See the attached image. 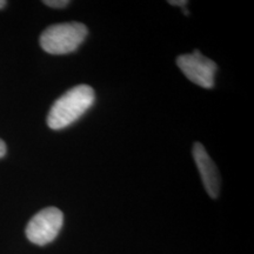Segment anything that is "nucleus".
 I'll return each mask as SVG.
<instances>
[{"label": "nucleus", "instance_id": "nucleus-4", "mask_svg": "<svg viewBox=\"0 0 254 254\" xmlns=\"http://www.w3.org/2000/svg\"><path fill=\"white\" fill-rule=\"evenodd\" d=\"M177 65L186 78L200 87L212 88L214 86V74L217 65L213 60L206 58L198 50L190 55L178 57Z\"/></svg>", "mask_w": 254, "mask_h": 254}, {"label": "nucleus", "instance_id": "nucleus-6", "mask_svg": "<svg viewBox=\"0 0 254 254\" xmlns=\"http://www.w3.org/2000/svg\"><path fill=\"white\" fill-rule=\"evenodd\" d=\"M44 4L52 8H64L69 4L68 0H45Z\"/></svg>", "mask_w": 254, "mask_h": 254}, {"label": "nucleus", "instance_id": "nucleus-9", "mask_svg": "<svg viewBox=\"0 0 254 254\" xmlns=\"http://www.w3.org/2000/svg\"><path fill=\"white\" fill-rule=\"evenodd\" d=\"M6 4H7V2H6L5 0H0V9L4 8L5 6H6Z\"/></svg>", "mask_w": 254, "mask_h": 254}, {"label": "nucleus", "instance_id": "nucleus-3", "mask_svg": "<svg viewBox=\"0 0 254 254\" xmlns=\"http://www.w3.org/2000/svg\"><path fill=\"white\" fill-rule=\"evenodd\" d=\"M64 224V214L59 208L41 209L28 222L26 237L31 243L44 246L52 243L59 234Z\"/></svg>", "mask_w": 254, "mask_h": 254}, {"label": "nucleus", "instance_id": "nucleus-1", "mask_svg": "<svg viewBox=\"0 0 254 254\" xmlns=\"http://www.w3.org/2000/svg\"><path fill=\"white\" fill-rule=\"evenodd\" d=\"M93 88L88 85H78L69 88L51 107L47 125L52 129H63L77 122L94 103Z\"/></svg>", "mask_w": 254, "mask_h": 254}, {"label": "nucleus", "instance_id": "nucleus-8", "mask_svg": "<svg viewBox=\"0 0 254 254\" xmlns=\"http://www.w3.org/2000/svg\"><path fill=\"white\" fill-rule=\"evenodd\" d=\"M6 154V144L0 139V158H2Z\"/></svg>", "mask_w": 254, "mask_h": 254}, {"label": "nucleus", "instance_id": "nucleus-7", "mask_svg": "<svg viewBox=\"0 0 254 254\" xmlns=\"http://www.w3.org/2000/svg\"><path fill=\"white\" fill-rule=\"evenodd\" d=\"M168 4L171 5H174V6H180V7H186V5L189 4V2L186 1V0H171V1H168Z\"/></svg>", "mask_w": 254, "mask_h": 254}, {"label": "nucleus", "instance_id": "nucleus-5", "mask_svg": "<svg viewBox=\"0 0 254 254\" xmlns=\"http://www.w3.org/2000/svg\"><path fill=\"white\" fill-rule=\"evenodd\" d=\"M193 157H194L196 167H198L202 184H204L208 195L213 199L218 198L219 192H220L221 179L214 161L208 155L204 145L195 142L193 146Z\"/></svg>", "mask_w": 254, "mask_h": 254}, {"label": "nucleus", "instance_id": "nucleus-2", "mask_svg": "<svg viewBox=\"0 0 254 254\" xmlns=\"http://www.w3.org/2000/svg\"><path fill=\"white\" fill-rule=\"evenodd\" d=\"M87 33V27L77 21L56 24L41 33L40 46L50 55H67L84 43Z\"/></svg>", "mask_w": 254, "mask_h": 254}]
</instances>
